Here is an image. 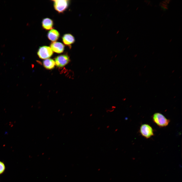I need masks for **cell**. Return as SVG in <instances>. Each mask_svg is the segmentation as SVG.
I'll list each match as a JSON object with an SVG mask.
<instances>
[{"label": "cell", "mask_w": 182, "mask_h": 182, "mask_svg": "<svg viewBox=\"0 0 182 182\" xmlns=\"http://www.w3.org/2000/svg\"><path fill=\"white\" fill-rule=\"evenodd\" d=\"M153 122L160 127H166L169 124L170 120L162 114L158 112L154 113L152 116Z\"/></svg>", "instance_id": "1"}, {"label": "cell", "mask_w": 182, "mask_h": 182, "mask_svg": "<svg viewBox=\"0 0 182 182\" xmlns=\"http://www.w3.org/2000/svg\"><path fill=\"white\" fill-rule=\"evenodd\" d=\"M53 52L49 47L44 46L40 47L37 52L39 58L41 59H46L52 56Z\"/></svg>", "instance_id": "2"}, {"label": "cell", "mask_w": 182, "mask_h": 182, "mask_svg": "<svg viewBox=\"0 0 182 182\" xmlns=\"http://www.w3.org/2000/svg\"><path fill=\"white\" fill-rule=\"evenodd\" d=\"M140 132L141 135L146 139H148L154 135L152 127L147 124L142 125L140 127Z\"/></svg>", "instance_id": "3"}, {"label": "cell", "mask_w": 182, "mask_h": 182, "mask_svg": "<svg viewBox=\"0 0 182 182\" xmlns=\"http://www.w3.org/2000/svg\"><path fill=\"white\" fill-rule=\"evenodd\" d=\"M54 3L55 9L59 13H62L67 8L69 3V0H52Z\"/></svg>", "instance_id": "4"}, {"label": "cell", "mask_w": 182, "mask_h": 182, "mask_svg": "<svg viewBox=\"0 0 182 182\" xmlns=\"http://www.w3.org/2000/svg\"><path fill=\"white\" fill-rule=\"evenodd\" d=\"M69 57L66 54L58 56L55 59V62L56 65L58 67H61L64 66L70 61Z\"/></svg>", "instance_id": "5"}, {"label": "cell", "mask_w": 182, "mask_h": 182, "mask_svg": "<svg viewBox=\"0 0 182 182\" xmlns=\"http://www.w3.org/2000/svg\"><path fill=\"white\" fill-rule=\"evenodd\" d=\"M50 48L52 51L58 53L63 52L64 46L62 43L57 42H53L50 44Z\"/></svg>", "instance_id": "6"}, {"label": "cell", "mask_w": 182, "mask_h": 182, "mask_svg": "<svg viewBox=\"0 0 182 182\" xmlns=\"http://www.w3.org/2000/svg\"><path fill=\"white\" fill-rule=\"evenodd\" d=\"M62 38L64 44L70 48H71V44L75 41L74 37L70 34H64L62 36Z\"/></svg>", "instance_id": "7"}, {"label": "cell", "mask_w": 182, "mask_h": 182, "mask_svg": "<svg viewBox=\"0 0 182 182\" xmlns=\"http://www.w3.org/2000/svg\"><path fill=\"white\" fill-rule=\"evenodd\" d=\"M42 26L43 28L45 30H51L53 28V21L49 18H44L42 21Z\"/></svg>", "instance_id": "8"}, {"label": "cell", "mask_w": 182, "mask_h": 182, "mask_svg": "<svg viewBox=\"0 0 182 182\" xmlns=\"http://www.w3.org/2000/svg\"><path fill=\"white\" fill-rule=\"evenodd\" d=\"M59 32L55 29H52L48 32L47 36L48 39L53 42H55L57 40L59 37Z\"/></svg>", "instance_id": "9"}, {"label": "cell", "mask_w": 182, "mask_h": 182, "mask_svg": "<svg viewBox=\"0 0 182 182\" xmlns=\"http://www.w3.org/2000/svg\"><path fill=\"white\" fill-rule=\"evenodd\" d=\"M43 64L45 68L51 70L54 67L55 63L53 60L51 59H47L43 61Z\"/></svg>", "instance_id": "10"}, {"label": "cell", "mask_w": 182, "mask_h": 182, "mask_svg": "<svg viewBox=\"0 0 182 182\" xmlns=\"http://www.w3.org/2000/svg\"><path fill=\"white\" fill-rule=\"evenodd\" d=\"M5 166L4 163L0 161V174H2L4 172L5 169Z\"/></svg>", "instance_id": "11"}, {"label": "cell", "mask_w": 182, "mask_h": 182, "mask_svg": "<svg viewBox=\"0 0 182 182\" xmlns=\"http://www.w3.org/2000/svg\"><path fill=\"white\" fill-rule=\"evenodd\" d=\"M161 8H162L163 10H166V8L164 7V6H161Z\"/></svg>", "instance_id": "12"}]
</instances>
